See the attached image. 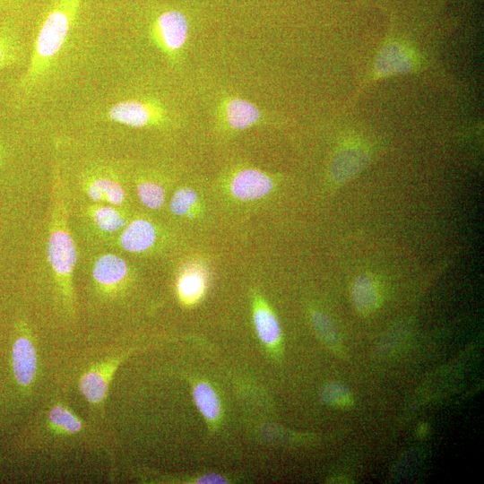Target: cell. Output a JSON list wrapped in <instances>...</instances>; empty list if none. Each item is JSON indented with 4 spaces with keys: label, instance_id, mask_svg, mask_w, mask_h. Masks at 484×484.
I'll list each match as a JSON object with an SVG mask.
<instances>
[{
    "label": "cell",
    "instance_id": "3",
    "mask_svg": "<svg viewBox=\"0 0 484 484\" xmlns=\"http://www.w3.org/2000/svg\"><path fill=\"white\" fill-rule=\"evenodd\" d=\"M189 24L180 11L167 10L153 20L151 35L156 47L170 60H177L188 39Z\"/></svg>",
    "mask_w": 484,
    "mask_h": 484
},
{
    "label": "cell",
    "instance_id": "28",
    "mask_svg": "<svg viewBox=\"0 0 484 484\" xmlns=\"http://www.w3.org/2000/svg\"><path fill=\"white\" fill-rule=\"evenodd\" d=\"M0 158H1V153H0Z\"/></svg>",
    "mask_w": 484,
    "mask_h": 484
},
{
    "label": "cell",
    "instance_id": "2",
    "mask_svg": "<svg viewBox=\"0 0 484 484\" xmlns=\"http://www.w3.org/2000/svg\"><path fill=\"white\" fill-rule=\"evenodd\" d=\"M52 195L48 258L62 292L70 298L77 251L68 226L65 189L59 174L55 176Z\"/></svg>",
    "mask_w": 484,
    "mask_h": 484
},
{
    "label": "cell",
    "instance_id": "13",
    "mask_svg": "<svg viewBox=\"0 0 484 484\" xmlns=\"http://www.w3.org/2000/svg\"><path fill=\"white\" fill-rule=\"evenodd\" d=\"M13 368L16 380L22 385H30L34 379L37 367L35 349L26 337H19L12 350Z\"/></svg>",
    "mask_w": 484,
    "mask_h": 484
},
{
    "label": "cell",
    "instance_id": "11",
    "mask_svg": "<svg viewBox=\"0 0 484 484\" xmlns=\"http://www.w3.org/2000/svg\"><path fill=\"white\" fill-rule=\"evenodd\" d=\"M87 195L94 202H104L118 206L125 200V189L121 183L108 172H94L84 186Z\"/></svg>",
    "mask_w": 484,
    "mask_h": 484
},
{
    "label": "cell",
    "instance_id": "26",
    "mask_svg": "<svg viewBox=\"0 0 484 484\" xmlns=\"http://www.w3.org/2000/svg\"><path fill=\"white\" fill-rule=\"evenodd\" d=\"M18 0H0V8H4L5 6H9L10 4L16 2Z\"/></svg>",
    "mask_w": 484,
    "mask_h": 484
},
{
    "label": "cell",
    "instance_id": "12",
    "mask_svg": "<svg viewBox=\"0 0 484 484\" xmlns=\"http://www.w3.org/2000/svg\"><path fill=\"white\" fill-rule=\"evenodd\" d=\"M367 161V151L358 145L344 146L335 155L332 164V177L335 182L343 183L359 173Z\"/></svg>",
    "mask_w": 484,
    "mask_h": 484
},
{
    "label": "cell",
    "instance_id": "21",
    "mask_svg": "<svg viewBox=\"0 0 484 484\" xmlns=\"http://www.w3.org/2000/svg\"><path fill=\"white\" fill-rule=\"evenodd\" d=\"M136 191L142 203L149 209H159L164 203V188L155 181L149 179L139 180L136 185Z\"/></svg>",
    "mask_w": 484,
    "mask_h": 484
},
{
    "label": "cell",
    "instance_id": "4",
    "mask_svg": "<svg viewBox=\"0 0 484 484\" xmlns=\"http://www.w3.org/2000/svg\"><path fill=\"white\" fill-rule=\"evenodd\" d=\"M109 121L134 128L163 125L166 108L158 101L146 99H126L113 104L107 111Z\"/></svg>",
    "mask_w": 484,
    "mask_h": 484
},
{
    "label": "cell",
    "instance_id": "22",
    "mask_svg": "<svg viewBox=\"0 0 484 484\" xmlns=\"http://www.w3.org/2000/svg\"><path fill=\"white\" fill-rule=\"evenodd\" d=\"M322 398L329 405L340 408H348L353 403V398L349 389L338 383L325 385L322 391Z\"/></svg>",
    "mask_w": 484,
    "mask_h": 484
},
{
    "label": "cell",
    "instance_id": "18",
    "mask_svg": "<svg viewBox=\"0 0 484 484\" xmlns=\"http://www.w3.org/2000/svg\"><path fill=\"white\" fill-rule=\"evenodd\" d=\"M200 198L197 193L190 187L177 189L169 203L170 212L179 217L194 218L200 211Z\"/></svg>",
    "mask_w": 484,
    "mask_h": 484
},
{
    "label": "cell",
    "instance_id": "9",
    "mask_svg": "<svg viewBox=\"0 0 484 484\" xmlns=\"http://www.w3.org/2000/svg\"><path fill=\"white\" fill-rule=\"evenodd\" d=\"M129 275V266L120 256L105 254L94 263L92 276L96 284L103 290L111 291L123 284Z\"/></svg>",
    "mask_w": 484,
    "mask_h": 484
},
{
    "label": "cell",
    "instance_id": "25",
    "mask_svg": "<svg viewBox=\"0 0 484 484\" xmlns=\"http://www.w3.org/2000/svg\"><path fill=\"white\" fill-rule=\"evenodd\" d=\"M199 483H223L224 479L217 474H207L198 480Z\"/></svg>",
    "mask_w": 484,
    "mask_h": 484
},
{
    "label": "cell",
    "instance_id": "15",
    "mask_svg": "<svg viewBox=\"0 0 484 484\" xmlns=\"http://www.w3.org/2000/svg\"><path fill=\"white\" fill-rule=\"evenodd\" d=\"M253 320L257 335L264 344L274 346L280 341L279 321L270 307L258 296L254 301Z\"/></svg>",
    "mask_w": 484,
    "mask_h": 484
},
{
    "label": "cell",
    "instance_id": "17",
    "mask_svg": "<svg viewBox=\"0 0 484 484\" xmlns=\"http://www.w3.org/2000/svg\"><path fill=\"white\" fill-rule=\"evenodd\" d=\"M90 214L95 226L102 232L114 233L128 223L126 215L114 205H93Z\"/></svg>",
    "mask_w": 484,
    "mask_h": 484
},
{
    "label": "cell",
    "instance_id": "24",
    "mask_svg": "<svg viewBox=\"0 0 484 484\" xmlns=\"http://www.w3.org/2000/svg\"><path fill=\"white\" fill-rule=\"evenodd\" d=\"M312 321L317 333L323 340L337 349L339 335L331 319L326 315L316 311L312 315Z\"/></svg>",
    "mask_w": 484,
    "mask_h": 484
},
{
    "label": "cell",
    "instance_id": "23",
    "mask_svg": "<svg viewBox=\"0 0 484 484\" xmlns=\"http://www.w3.org/2000/svg\"><path fill=\"white\" fill-rule=\"evenodd\" d=\"M49 419L55 426L69 433H75L82 428L80 419L61 405L51 410Z\"/></svg>",
    "mask_w": 484,
    "mask_h": 484
},
{
    "label": "cell",
    "instance_id": "19",
    "mask_svg": "<svg viewBox=\"0 0 484 484\" xmlns=\"http://www.w3.org/2000/svg\"><path fill=\"white\" fill-rule=\"evenodd\" d=\"M194 402L209 421L216 420L220 413V403L215 391L205 383H198L193 391Z\"/></svg>",
    "mask_w": 484,
    "mask_h": 484
},
{
    "label": "cell",
    "instance_id": "16",
    "mask_svg": "<svg viewBox=\"0 0 484 484\" xmlns=\"http://www.w3.org/2000/svg\"><path fill=\"white\" fill-rule=\"evenodd\" d=\"M23 52L17 28L9 21L0 20V71L20 63Z\"/></svg>",
    "mask_w": 484,
    "mask_h": 484
},
{
    "label": "cell",
    "instance_id": "10",
    "mask_svg": "<svg viewBox=\"0 0 484 484\" xmlns=\"http://www.w3.org/2000/svg\"><path fill=\"white\" fill-rule=\"evenodd\" d=\"M157 235V229L151 220L138 218L124 227L119 237V244L127 252L143 253L154 246Z\"/></svg>",
    "mask_w": 484,
    "mask_h": 484
},
{
    "label": "cell",
    "instance_id": "1",
    "mask_svg": "<svg viewBox=\"0 0 484 484\" xmlns=\"http://www.w3.org/2000/svg\"><path fill=\"white\" fill-rule=\"evenodd\" d=\"M83 0H50L43 13L28 65L15 83L17 99L25 101L54 73L68 50Z\"/></svg>",
    "mask_w": 484,
    "mask_h": 484
},
{
    "label": "cell",
    "instance_id": "5",
    "mask_svg": "<svg viewBox=\"0 0 484 484\" xmlns=\"http://www.w3.org/2000/svg\"><path fill=\"white\" fill-rule=\"evenodd\" d=\"M274 188L272 177L258 169L243 168L232 172L228 179L229 194L241 202H252L268 195Z\"/></svg>",
    "mask_w": 484,
    "mask_h": 484
},
{
    "label": "cell",
    "instance_id": "27",
    "mask_svg": "<svg viewBox=\"0 0 484 484\" xmlns=\"http://www.w3.org/2000/svg\"><path fill=\"white\" fill-rule=\"evenodd\" d=\"M426 430H427V428H425V425H423V426L421 427V428L419 429L420 435H421V436L424 435V432H425Z\"/></svg>",
    "mask_w": 484,
    "mask_h": 484
},
{
    "label": "cell",
    "instance_id": "6",
    "mask_svg": "<svg viewBox=\"0 0 484 484\" xmlns=\"http://www.w3.org/2000/svg\"><path fill=\"white\" fill-rule=\"evenodd\" d=\"M208 270L199 261L186 264L179 272L177 292L179 301L186 307L199 303L204 297L208 286Z\"/></svg>",
    "mask_w": 484,
    "mask_h": 484
},
{
    "label": "cell",
    "instance_id": "14",
    "mask_svg": "<svg viewBox=\"0 0 484 484\" xmlns=\"http://www.w3.org/2000/svg\"><path fill=\"white\" fill-rule=\"evenodd\" d=\"M351 298L357 310L363 315L376 311L382 300L380 286L369 274L359 275L353 282Z\"/></svg>",
    "mask_w": 484,
    "mask_h": 484
},
{
    "label": "cell",
    "instance_id": "8",
    "mask_svg": "<svg viewBox=\"0 0 484 484\" xmlns=\"http://www.w3.org/2000/svg\"><path fill=\"white\" fill-rule=\"evenodd\" d=\"M263 114L254 103L238 97H228L220 105V118L230 131H241L258 124Z\"/></svg>",
    "mask_w": 484,
    "mask_h": 484
},
{
    "label": "cell",
    "instance_id": "7",
    "mask_svg": "<svg viewBox=\"0 0 484 484\" xmlns=\"http://www.w3.org/2000/svg\"><path fill=\"white\" fill-rule=\"evenodd\" d=\"M415 67V57L411 51L398 42L389 41L383 46L376 57L375 79L410 73Z\"/></svg>",
    "mask_w": 484,
    "mask_h": 484
},
{
    "label": "cell",
    "instance_id": "20",
    "mask_svg": "<svg viewBox=\"0 0 484 484\" xmlns=\"http://www.w3.org/2000/svg\"><path fill=\"white\" fill-rule=\"evenodd\" d=\"M108 379V376L104 373V369L85 374L80 382L83 396L92 403L101 402L107 393Z\"/></svg>",
    "mask_w": 484,
    "mask_h": 484
}]
</instances>
